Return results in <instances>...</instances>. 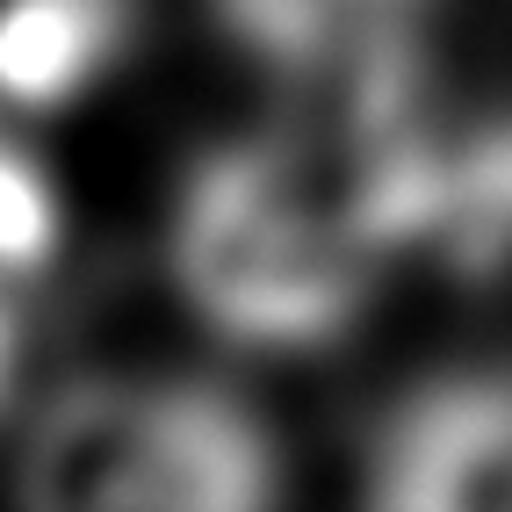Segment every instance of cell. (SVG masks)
<instances>
[{"label": "cell", "instance_id": "6", "mask_svg": "<svg viewBox=\"0 0 512 512\" xmlns=\"http://www.w3.org/2000/svg\"><path fill=\"white\" fill-rule=\"evenodd\" d=\"M51 246V195L15 152H0V275H22Z\"/></svg>", "mask_w": 512, "mask_h": 512}, {"label": "cell", "instance_id": "4", "mask_svg": "<svg viewBox=\"0 0 512 512\" xmlns=\"http://www.w3.org/2000/svg\"><path fill=\"white\" fill-rule=\"evenodd\" d=\"M231 37L260 65L318 87H397V58L412 44L426 0H217Z\"/></svg>", "mask_w": 512, "mask_h": 512}, {"label": "cell", "instance_id": "2", "mask_svg": "<svg viewBox=\"0 0 512 512\" xmlns=\"http://www.w3.org/2000/svg\"><path fill=\"white\" fill-rule=\"evenodd\" d=\"M29 505H174L224 512L282 491L267 426L195 375H101L58 390L22 440Z\"/></svg>", "mask_w": 512, "mask_h": 512}, {"label": "cell", "instance_id": "1", "mask_svg": "<svg viewBox=\"0 0 512 512\" xmlns=\"http://www.w3.org/2000/svg\"><path fill=\"white\" fill-rule=\"evenodd\" d=\"M426 217H448V181L397 87H318L188 174L174 282L238 347H318L361 318Z\"/></svg>", "mask_w": 512, "mask_h": 512}, {"label": "cell", "instance_id": "8", "mask_svg": "<svg viewBox=\"0 0 512 512\" xmlns=\"http://www.w3.org/2000/svg\"><path fill=\"white\" fill-rule=\"evenodd\" d=\"M505 202H512V152H505Z\"/></svg>", "mask_w": 512, "mask_h": 512}, {"label": "cell", "instance_id": "5", "mask_svg": "<svg viewBox=\"0 0 512 512\" xmlns=\"http://www.w3.org/2000/svg\"><path fill=\"white\" fill-rule=\"evenodd\" d=\"M116 44V0H0V94L65 101Z\"/></svg>", "mask_w": 512, "mask_h": 512}, {"label": "cell", "instance_id": "7", "mask_svg": "<svg viewBox=\"0 0 512 512\" xmlns=\"http://www.w3.org/2000/svg\"><path fill=\"white\" fill-rule=\"evenodd\" d=\"M8 383H15V318L0 303V397H8Z\"/></svg>", "mask_w": 512, "mask_h": 512}, {"label": "cell", "instance_id": "3", "mask_svg": "<svg viewBox=\"0 0 512 512\" xmlns=\"http://www.w3.org/2000/svg\"><path fill=\"white\" fill-rule=\"evenodd\" d=\"M368 498L383 505H512V383H433L375 440Z\"/></svg>", "mask_w": 512, "mask_h": 512}]
</instances>
